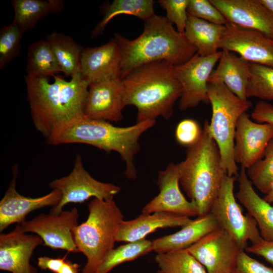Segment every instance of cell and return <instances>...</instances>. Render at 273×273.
Listing matches in <instances>:
<instances>
[{"mask_svg":"<svg viewBox=\"0 0 273 273\" xmlns=\"http://www.w3.org/2000/svg\"><path fill=\"white\" fill-rule=\"evenodd\" d=\"M53 77L50 83L49 78L25 76L33 123L47 139L61 125L85 116L89 85L82 78L80 69L69 81L60 75Z\"/></svg>","mask_w":273,"mask_h":273,"instance_id":"6da1fadb","label":"cell"},{"mask_svg":"<svg viewBox=\"0 0 273 273\" xmlns=\"http://www.w3.org/2000/svg\"><path fill=\"white\" fill-rule=\"evenodd\" d=\"M113 39L121 51V79L141 65L165 61L178 66L197 53L185 34L177 31L166 17L156 14L145 21L143 31L136 38L130 40L117 33Z\"/></svg>","mask_w":273,"mask_h":273,"instance_id":"7a4b0ae2","label":"cell"},{"mask_svg":"<svg viewBox=\"0 0 273 273\" xmlns=\"http://www.w3.org/2000/svg\"><path fill=\"white\" fill-rule=\"evenodd\" d=\"M125 106L137 108L136 122L166 120L172 115L174 105L182 94L174 66L165 61L141 65L122 79Z\"/></svg>","mask_w":273,"mask_h":273,"instance_id":"3957f363","label":"cell"},{"mask_svg":"<svg viewBox=\"0 0 273 273\" xmlns=\"http://www.w3.org/2000/svg\"><path fill=\"white\" fill-rule=\"evenodd\" d=\"M156 120L118 127L109 122L85 116L68 122L58 128L48 138L50 145L81 143L94 146L107 153L115 151L125 162L126 177L136 178L134 158L139 150L141 135L153 127Z\"/></svg>","mask_w":273,"mask_h":273,"instance_id":"277c9868","label":"cell"},{"mask_svg":"<svg viewBox=\"0 0 273 273\" xmlns=\"http://www.w3.org/2000/svg\"><path fill=\"white\" fill-rule=\"evenodd\" d=\"M206 121L199 139L188 147L185 159L178 163L179 184L198 209V216L209 213L224 177L217 145Z\"/></svg>","mask_w":273,"mask_h":273,"instance_id":"5b68a950","label":"cell"},{"mask_svg":"<svg viewBox=\"0 0 273 273\" xmlns=\"http://www.w3.org/2000/svg\"><path fill=\"white\" fill-rule=\"evenodd\" d=\"M88 216L73 231L75 243L86 262L81 273H96L105 256L116 242L123 215L113 199L94 198L87 205Z\"/></svg>","mask_w":273,"mask_h":273,"instance_id":"8992f818","label":"cell"},{"mask_svg":"<svg viewBox=\"0 0 273 273\" xmlns=\"http://www.w3.org/2000/svg\"><path fill=\"white\" fill-rule=\"evenodd\" d=\"M208 97L212 107L209 130L218 148L223 167L228 175L237 177L238 168L234 157L235 134L240 116L252 106L233 94L220 81L208 82Z\"/></svg>","mask_w":273,"mask_h":273,"instance_id":"52a82bcc","label":"cell"},{"mask_svg":"<svg viewBox=\"0 0 273 273\" xmlns=\"http://www.w3.org/2000/svg\"><path fill=\"white\" fill-rule=\"evenodd\" d=\"M236 178L228 174L224 177L209 213L219 228L228 232L245 250L248 242L254 243L262 238L255 220L249 214H243L236 201L234 193Z\"/></svg>","mask_w":273,"mask_h":273,"instance_id":"ba28073f","label":"cell"},{"mask_svg":"<svg viewBox=\"0 0 273 273\" xmlns=\"http://www.w3.org/2000/svg\"><path fill=\"white\" fill-rule=\"evenodd\" d=\"M52 190L59 191L62 197L59 204L50 213L57 214L70 203H82L92 197L103 200L113 199L121 189L114 184L99 181L84 167L81 157L76 156L73 168L67 175L50 183Z\"/></svg>","mask_w":273,"mask_h":273,"instance_id":"9c48e42d","label":"cell"},{"mask_svg":"<svg viewBox=\"0 0 273 273\" xmlns=\"http://www.w3.org/2000/svg\"><path fill=\"white\" fill-rule=\"evenodd\" d=\"M221 54V50L209 56H202L197 53L186 63L174 66L175 76L182 87L180 110L194 108L201 102H209V79Z\"/></svg>","mask_w":273,"mask_h":273,"instance_id":"30bf717a","label":"cell"},{"mask_svg":"<svg viewBox=\"0 0 273 273\" xmlns=\"http://www.w3.org/2000/svg\"><path fill=\"white\" fill-rule=\"evenodd\" d=\"M78 210L74 207L57 214H40L19 224L24 233L39 236L46 246L68 252H79L73 236V231L78 225Z\"/></svg>","mask_w":273,"mask_h":273,"instance_id":"8fae6325","label":"cell"},{"mask_svg":"<svg viewBox=\"0 0 273 273\" xmlns=\"http://www.w3.org/2000/svg\"><path fill=\"white\" fill-rule=\"evenodd\" d=\"M187 250L207 273H232L242 250L235 239L220 228L206 235Z\"/></svg>","mask_w":273,"mask_h":273,"instance_id":"7c38bea8","label":"cell"},{"mask_svg":"<svg viewBox=\"0 0 273 273\" xmlns=\"http://www.w3.org/2000/svg\"><path fill=\"white\" fill-rule=\"evenodd\" d=\"M219 49L236 53L249 63L273 67V39L257 30L228 22Z\"/></svg>","mask_w":273,"mask_h":273,"instance_id":"4fadbf2b","label":"cell"},{"mask_svg":"<svg viewBox=\"0 0 273 273\" xmlns=\"http://www.w3.org/2000/svg\"><path fill=\"white\" fill-rule=\"evenodd\" d=\"M273 138V125L252 121L246 112L239 117L235 134L234 157L247 170L260 160Z\"/></svg>","mask_w":273,"mask_h":273,"instance_id":"5bb4252c","label":"cell"},{"mask_svg":"<svg viewBox=\"0 0 273 273\" xmlns=\"http://www.w3.org/2000/svg\"><path fill=\"white\" fill-rule=\"evenodd\" d=\"M159 194L143 208L142 213L164 212L187 217L198 216L195 204L188 201L179 189V172L177 164L170 163L158 173Z\"/></svg>","mask_w":273,"mask_h":273,"instance_id":"9a60e30c","label":"cell"},{"mask_svg":"<svg viewBox=\"0 0 273 273\" xmlns=\"http://www.w3.org/2000/svg\"><path fill=\"white\" fill-rule=\"evenodd\" d=\"M124 107L122 79H108L89 84L84 110L86 117L117 122L122 120Z\"/></svg>","mask_w":273,"mask_h":273,"instance_id":"2e32d148","label":"cell"},{"mask_svg":"<svg viewBox=\"0 0 273 273\" xmlns=\"http://www.w3.org/2000/svg\"><path fill=\"white\" fill-rule=\"evenodd\" d=\"M43 242L37 235L27 234L20 224L0 235V269L12 273H37L30 264L35 248Z\"/></svg>","mask_w":273,"mask_h":273,"instance_id":"e0dca14e","label":"cell"},{"mask_svg":"<svg viewBox=\"0 0 273 273\" xmlns=\"http://www.w3.org/2000/svg\"><path fill=\"white\" fill-rule=\"evenodd\" d=\"M17 167L13 168V178L4 197L0 201V232L14 223L21 224L30 212L47 206L56 207L60 202V192L52 190L41 197L31 198L20 195L16 190Z\"/></svg>","mask_w":273,"mask_h":273,"instance_id":"ac0fdd59","label":"cell"},{"mask_svg":"<svg viewBox=\"0 0 273 273\" xmlns=\"http://www.w3.org/2000/svg\"><path fill=\"white\" fill-rule=\"evenodd\" d=\"M229 23L261 32L273 39V16L259 0H210Z\"/></svg>","mask_w":273,"mask_h":273,"instance_id":"d6986e66","label":"cell"},{"mask_svg":"<svg viewBox=\"0 0 273 273\" xmlns=\"http://www.w3.org/2000/svg\"><path fill=\"white\" fill-rule=\"evenodd\" d=\"M121 63L120 49L112 38L102 46L83 49L80 63L81 76L89 84L121 78Z\"/></svg>","mask_w":273,"mask_h":273,"instance_id":"ffe728a7","label":"cell"},{"mask_svg":"<svg viewBox=\"0 0 273 273\" xmlns=\"http://www.w3.org/2000/svg\"><path fill=\"white\" fill-rule=\"evenodd\" d=\"M192 220L187 216L164 212L142 213L134 219L122 220L117 233L116 242L137 241L145 239L158 229L182 228Z\"/></svg>","mask_w":273,"mask_h":273,"instance_id":"44dd1931","label":"cell"},{"mask_svg":"<svg viewBox=\"0 0 273 273\" xmlns=\"http://www.w3.org/2000/svg\"><path fill=\"white\" fill-rule=\"evenodd\" d=\"M237 177V199L256 221L261 238L273 240V205L256 193L246 169L241 168Z\"/></svg>","mask_w":273,"mask_h":273,"instance_id":"7402d4cb","label":"cell"},{"mask_svg":"<svg viewBox=\"0 0 273 273\" xmlns=\"http://www.w3.org/2000/svg\"><path fill=\"white\" fill-rule=\"evenodd\" d=\"M219 228L210 213L197 216L179 231L152 241L153 251L157 254L187 249L206 235Z\"/></svg>","mask_w":273,"mask_h":273,"instance_id":"603a6c76","label":"cell"},{"mask_svg":"<svg viewBox=\"0 0 273 273\" xmlns=\"http://www.w3.org/2000/svg\"><path fill=\"white\" fill-rule=\"evenodd\" d=\"M221 51L218 66L211 73L209 82L220 81L239 98L248 100L246 89L250 77L249 62L233 52Z\"/></svg>","mask_w":273,"mask_h":273,"instance_id":"cb8c5ba5","label":"cell"},{"mask_svg":"<svg viewBox=\"0 0 273 273\" xmlns=\"http://www.w3.org/2000/svg\"><path fill=\"white\" fill-rule=\"evenodd\" d=\"M225 25L213 24L188 14L184 34L202 56H209L219 51V43Z\"/></svg>","mask_w":273,"mask_h":273,"instance_id":"d4e9b609","label":"cell"},{"mask_svg":"<svg viewBox=\"0 0 273 273\" xmlns=\"http://www.w3.org/2000/svg\"><path fill=\"white\" fill-rule=\"evenodd\" d=\"M14 10L13 23L23 33L33 29L44 17L58 13L64 8L62 0H12Z\"/></svg>","mask_w":273,"mask_h":273,"instance_id":"484cf974","label":"cell"},{"mask_svg":"<svg viewBox=\"0 0 273 273\" xmlns=\"http://www.w3.org/2000/svg\"><path fill=\"white\" fill-rule=\"evenodd\" d=\"M46 40L54 53L62 72L66 76L71 77L80 69L84 48L72 37L54 31L48 35Z\"/></svg>","mask_w":273,"mask_h":273,"instance_id":"4316f807","label":"cell"},{"mask_svg":"<svg viewBox=\"0 0 273 273\" xmlns=\"http://www.w3.org/2000/svg\"><path fill=\"white\" fill-rule=\"evenodd\" d=\"M154 4L153 0H114L105 7L103 19L92 31V38L101 34L109 21L119 15H130L146 21L155 15Z\"/></svg>","mask_w":273,"mask_h":273,"instance_id":"83f0119b","label":"cell"},{"mask_svg":"<svg viewBox=\"0 0 273 273\" xmlns=\"http://www.w3.org/2000/svg\"><path fill=\"white\" fill-rule=\"evenodd\" d=\"M27 75L49 78L62 72L61 67L46 40H39L29 47L27 55Z\"/></svg>","mask_w":273,"mask_h":273,"instance_id":"f1b7e54d","label":"cell"},{"mask_svg":"<svg viewBox=\"0 0 273 273\" xmlns=\"http://www.w3.org/2000/svg\"><path fill=\"white\" fill-rule=\"evenodd\" d=\"M153 251L152 241L145 239L113 248L103 258L96 273H109L114 267Z\"/></svg>","mask_w":273,"mask_h":273,"instance_id":"f546056e","label":"cell"},{"mask_svg":"<svg viewBox=\"0 0 273 273\" xmlns=\"http://www.w3.org/2000/svg\"><path fill=\"white\" fill-rule=\"evenodd\" d=\"M155 260L162 273H207L187 249L157 253Z\"/></svg>","mask_w":273,"mask_h":273,"instance_id":"4dcf8cb0","label":"cell"},{"mask_svg":"<svg viewBox=\"0 0 273 273\" xmlns=\"http://www.w3.org/2000/svg\"><path fill=\"white\" fill-rule=\"evenodd\" d=\"M250 77L246 97L273 100V67L249 63Z\"/></svg>","mask_w":273,"mask_h":273,"instance_id":"1f68e13d","label":"cell"},{"mask_svg":"<svg viewBox=\"0 0 273 273\" xmlns=\"http://www.w3.org/2000/svg\"><path fill=\"white\" fill-rule=\"evenodd\" d=\"M247 176L252 184L266 195L273 184V138L267 145L262 158L247 169Z\"/></svg>","mask_w":273,"mask_h":273,"instance_id":"d6a6232c","label":"cell"},{"mask_svg":"<svg viewBox=\"0 0 273 273\" xmlns=\"http://www.w3.org/2000/svg\"><path fill=\"white\" fill-rule=\"evenodd\" d=\"M24 33L15 24L4 26L0 29V69H4L19 55Z\"/></svg>","mask_w":273,"mask_h":273,"instance_id":"836d02e7","label":"cell"},{"mask_svg":"<svg viewBox=\"0 0 273 273\" xmlns=\"http://www.w3.org/2000/svg\"><path fill=\"white\" fill-rule=\"evenodd\" d=\"M187 11L191 16L217 25H225L228 23L210 0H189Z\"/></svg>","mask_w":273,"mask_h":273,"instance_id":"e575fe53","label":"cell"},{"mask_svg":"<svg viewBox=\"0 0 273 273\" xmlns=\"http://www.w3.org/2000/svg\"><path fill=\"white\" fill-rule=\"evenodd\" d=\"M157 3L166 11V17L175 25L176 30L184 34L188 18L189 0H159Z\"/></svg>","mask_w":273,"mask_h":273,"instance_id":"d590c367","label":"cell"},{"mask_svg":"<svg viewBox=\"0 0 273 273\" xmlns=\"http://www.w3.org/2000/svg\"><path fill=\"white\" fill-rule=\"evenodd\" d=\"M202 130L194 120L186 119L177 124L175 129V138L180 144L189 147L198 141Z\"/></svg>","mask_w":273,"mask_h":273,"instance_id":"8d00e7d4","label":"cell"},{"mask_svg":"<svg viewBox=\"0 0 273 273\" xmlns=\"http://www.w3.org/2000/svg\"><path fill=\"white\" fill-rule=\"evenodd\" d=\"M64 257L52 258L41 256L37 258V265L42 270H49L54 273H78L80 265Z\"/></svg>","mask_w":273,"mask_h":273,"instance_id":"74e56055","label":"cell"},{"mask_svg":"<svg viewBox=\"0 0 273 273\" xmlns=\"http://www.w3.org/2000/svg\"><path fill=\"white\" fill-rule=\"evenodd\" d=\"M232 273H273V267L266 266L241 250Z\"/></svg>","mask_w":273,"mask_h":273,"instance_id":"f35d334b","label":"cell"},{"mask_svg":"<svg viewBox=\"0 0 273 273\" xmlns=\"http://www.w3.org/2000/svg\"><path fill=\"white\" fill-rule=\"evenodd\" d=\"M244 251L263 257L273 267V240L266 241L262 238L247 246Z\"/></svg>","mask_w":273,"mask_h":273,"instance_id":"ab89813d","label":"cell"},{"mask_svg":"<svg viewBox=\"0 0 273 273\" xmlns=\"http://www.w3.org/2000/svg\"><path fill=\"white\" fill-rule=\"evenodd\" d=\"M251 117L260 122L273 125V105L262 100L259 101L253 110Z\"/></svg>","mask_w":273,"mask_h":273,"instance_id":"60d3db41","label":"cell"},{"mask_svg":"<svg viewBox=\"0 0 273 273\" xmlns=\"http://www.w3.org/2000/svg\"><path fill=\"white\" fill-rule=\"evenodd\" d=\"M261 4L273 16V0H259Z\"/></svg>","mask_w":273,"mask_h":273,"instance_id":"b9f144b4","label":"cell"},{"mask_svg":"<svg viewBox=\"0 0 273 273\" xmlns=\"http://www.w3.org/2000/svg\"><path fill=\"white\" fill-rule=\"evenodd\" d=\"M263 199L267 202L273 204V192H270L265 195Z\"/></svg>","mask_w":273,"mask_h":273,"instance_id":"7bdbcfd3","label":"cell"},{"mask_svg":"<svg viewBox=\"0 0 273 273\" xmlns=\"http://www.w3.org/2000/svg\"><path fill=\"white\" fill-rule=\"evenodd\" d=\"M157 273H162V272H161L160 270H158Z\"/></svg>","mask_w":273,"mask_h":273,"instance_id":"ee69618b","label":"cell"}]
</instances>
